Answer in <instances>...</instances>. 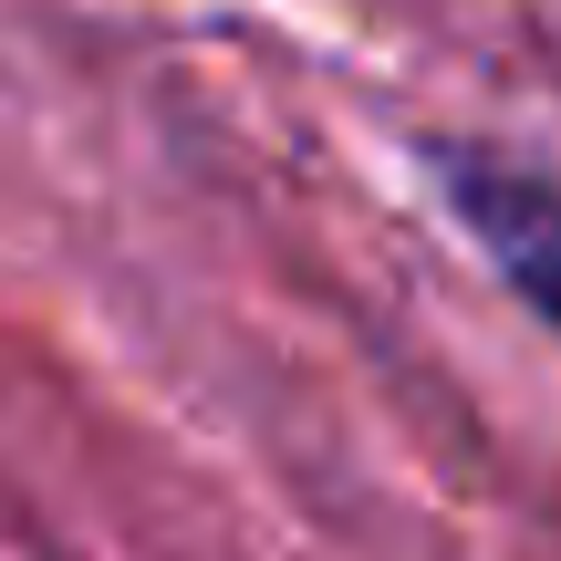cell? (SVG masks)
Returning a JSON list of instances; mask_svg holds the SVG:
<instances>
[{
  "label": "cell",
  "instance_id": "1",
  "mask_svg": "<svg viewBox=\"0 0 561 561\" xmlns=\"http://www.w3.org/2000/svg\"><path fill=\"white\" fill-rule=\"evenodd\" d=\"M447 208H458L468 240L500 261L510 291L561 333V198L551 187L520 178V167H500V157H447Z\"/></svg>",
  "mask_w": 561,
  "mask_h": 561
}]
</instances>
